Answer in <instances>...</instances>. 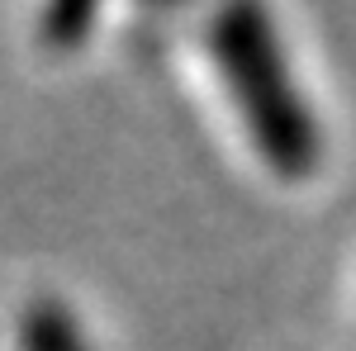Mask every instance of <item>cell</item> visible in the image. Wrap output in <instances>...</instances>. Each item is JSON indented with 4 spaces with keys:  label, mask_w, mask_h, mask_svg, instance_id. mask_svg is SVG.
<instances>
[{
    "label": "cell",
    "mask_w": 356,
    "mask_h": 351,
    "mask_svg": "<svg viewBox=\"0 0 356 351\" xmlns=\"http://www.w3.org/2000/svg\"><path fill=\"white\" fill-rule=\"evenodd\" d=\"M204 57L247 157L280 186H309L328 162V129L275 15L257 5L214 15Z\"/></svg>",
    "instance_id": "obj_1"
}]
</instances>
